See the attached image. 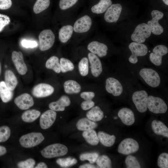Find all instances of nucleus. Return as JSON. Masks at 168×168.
Returning <instances> with one entry per match:
<instances>
[{"label": "nucleus", "instance_id": "f257e3e1", "mask_svg": "<svg viewBox=\"0 0 168 168\" xmlns=\"http://www.w3.org/2000/svg\"><path fill=\"white\" fill-rule=\"evenodd\" d=\"M139 74L145 82L152 87H157L161 84L160 76L156 71L152 68H141L139 72Z\"/></svg>", "mask_w": 168, "mask_h": 168}, {"label": "nucleus", "instance_id": "f03ea898", "mask_svg": "<svg viewBox=\"0 0 168 168\" xmlns=\"http://www.w3.org/2000/svg\"><path fill=\"white\" fill-rule=\"evenodd\" d=\"M68 152V149L65 145L55 143L49 145L41 152L42 155L47 158H51L63 156Z\"/></svg>", "mask_w": 168, "mask_h": 168}, {"label": "nucleus", "instance_id": "7ed1b4c3", "mask_svg": "<svg viewBox=\"0 0 168 168\" xmlns=\"http://www.w3.org/2000/svg\"><path fill=\"white\" fill-rule=\"evenodd\" d=\"M44 139V137L41 133L32 132L21 137L19 142L23 147L31 148L40 144Z\"/></svg>", "mask_w": 168, "mask_h": 168}, {"label": "nucleus", "instance_id": "20e7f679", "mask_svg": "<svg viewBox=\"0 0 168 168\" xmlns=\"http://www.w3.org/2000/svg\"><path fill=\"white\" fill-rule=\"evenodd\" d=\"M148 96L147 92L144 90L137 91L133 93V101L139 112L143 113L147 110Z\"/></svg>", "mask_w": 168, "mask_h": 168}, {"label": "nucleus", "instance_id": "39448f33", "mask_svg": "<svg viewBox=\"0 0 168 168\" xmlns=\"http://www.w3.org/2000/svg\"><path fill=\"white\" fill-rule=\"evenodd\" d=\"M147 107L150 111L156 114L165 113L167 110V105L162 99L152 95L148 96Z\"/></svg>", "mask_w": 168, "mask_h": 168}, {"label": "nucleus", "instance_id": "423d86ee", "mask_svg": "<svg viewBox=\"0 0 168 168\" xmlns=\"http://www.w3.org/2000/svg\"><path fill=\"white\" fill-rule=\"evenodd\" d=\"M128 47L131 52L128 61L130 63L133 64H136L138 62V57L144 56L148 52L147 46L141 43L132 42L129 44Z\"/></svg>", "mask_w": 168, "mask_h": 168}, {"label": "nucleus", "instance_id": "0eeeda50", "mask_svg": "<svg viewBox=\"0 0 168 168\" xmlns=\"http://www.w3.org/2000/svg\"><path fill=\"white\" fill-rule=\"evenodd\" d=\"M39 46L40 50L44 51L51 48L55 41V35L50 30L42 31L39 35Z\"/></svg>", "mask_w": 168, "mask_h": 168}, {"label": "nucleus", "instance_id": "6e6552de", "mask_svg": "<svg viewBox=\"0 0 168 168\" xmlns=\"http://www.w3.org/2000/svg\"><path fill=\"white\" fill-rule=\"evenodd\" d=\"M151 32L147 24L142 23L136 26L131 35V39L134 42L142 43L150 36Z\"/></svg>", "mask_w": 168, "mask_h": 168}, {"label": "nucleus", "instance_id": "1a4fd4ad", "mask_svg": "<svg viewBox=\"0 0 168 168\" xmlns=\"http://www.w3.org/2000/svg\"><path fill=\"white\" fill-rule=\"evenodd\" d=\"M139 149V145L135 140L130 138L124 139L119 144L118 152L121 154L128 155L137 152Z\"/></svg>", "mask_w": 168, "mask_h": 168}, {"label": "nucleus", "instance_id": "9d476101", "mask_svg": "<svg viewBox=\"0 0 168 168\" xmlns=\"http://www.w3.org/2000/svg\"><path fill=\"white\" fill-rule=\"evenodd\" d=\"M152 19L147 23L151 32L155 35H159L162 33L164 29L159 24V21L164 16V14L157 10H154L152 12Z\"/></svg>", "mask_w": 168, "mask_h": 168}, {"label": "nucleus", "instance_id": "9b49d317", "mask_svg": "<svg viewBox=\"0 0 168 168\" xmlns=\"http://www.w3.org/2000/svg\"><path fill=\"white\" fill-rule=\"evenodd\" d=\"M105 87L108 93L114 96H120L124 92V89L122 83L118 79L113 77L107 78Z\"/></svg>", "mask_w": 168, "mask_h": 168}, {"label": "nucleus", "instance_id": "f8f14e48", "mask_svg": "<svg viewBox=\"0 0 168 168\" xmlns=\"http://www.w3.org/2000/svg\"><path fill=\"white\" fill-rule=\"evenodd\" d=\"M168 52V49L166 46L163 45H158L154 48L152 52L150 54V60L155 65L159 66L162 64L163 56Z\"/></svg>", "mask_w": 168, "mask_h": 168}, {"label": "nucleus", "instance_id": "ddd939ff", "mask_svg": "<svg viewBox=\"0 0 168 168\" xmlns=\"http://www.w3.org/2000/svg\"><path fill=\"white\" fill-rule=\"evenodd\" d=\"M122 10V7L120 4H112L105 14V20L109 23L116 22L119 17Z\"/></svg>", "mask_w": 168, "mask_h": 168}, {"label": "nucleus", "instance_id": "4468645a", "mask_svg": "<svg viewBox=\"0 0 168 168\" xmlns=\"http://www.w3.org/2000/svg\"><path fill=\"white\" fill-rule=\"evenodd\" d=\"M54 91V88L51 85L41 83L35 86L32 90L33 95L37 98L44 97L52 95Z\"/></svg>", "mask_w": 168, "mask_h": 168}, {"label": "nucleus", "instance_id": "2eb2a0df", "mask_svg": "<svg viewBox=\"0 0 168 168\" xmlns=\"http://www.w3.org/2000/svg\"><path fill=\"white\" fill-rule=\"evenodd\" d=\"M92 23L91 17L88 15H85L75 22L73 27V30L78 33L86 32L90 29Z\"/></svg>", "mask_w": 168, "mask_h": 168}, {"label": "nucleus", "instance_id": "dca6fc26", "mask_svg": "<svg viewBox=\"0 0 168 168\" xmlns=\"http://www.w3.org/2000/svg\"><path fill=\"white\" fill-rule=\"evenodd\" d=\"M12 58L18 72L21 75L25 74L27 71V68L24 61L22 53L21 51H13Z\"/></svg>", "mask_w": 168, "mask_h": 168}, {"label": "nucleus", "instance_id": "f3484780", "mask_svg": "<svg viewBox=\"0 0 168 168\" xmlns=\"http://www.w3.org/2000/svg\"><path fill=\"white\" fill-rule=\"evenodd\" d=\"M57 116L56 113L49 110L44 112L41 115L40 121L41 128L43 129L50 128L54 122Z\"/></svg>", "mask_w": 168, "mask_h": 168}, {"label": "nucleus", "instance_id": "a211bd4d", "mask_svg": "<svg viewBox=\"0 0 168 168\" xmlns=\"http://www.w3.org/2000/svg\"><path fill=\"white\" fill-rule=\"evenodd\" d=\"M16 105L22 110H27L34 104L33 97L28 93L22 94L16 97L14 100Z\"/></svg>", "mask_w": 168, "mask_h": 168}, {"label": "nucleus", "instance_id": "6ab92c4d", "mask_svg": "<svg viewBox=\"0 0 168 168\" xmlns=\"http://www.w3.org/2000/svg\"><path fill=\"white\" fill-rule=\"evenodd\" d=\"M88 56L91 65V73L93 76L97 77L102 71L101 61L97 56L91 52L88 53Z\"/></svg>", "mask_w": 168, "mask_h": 168}, {"label": "nucleus", "instance_id": "aec40b11", "mask_svg": "<svg viewBox=\"0 0 168 168\" xmlns=\"http://www.w3.org/2000/svg\"><path fill=\"white\" fill-rule=\"evenodd\" d=\"M87 49L91 53L101 58L106 55L108 49L106 45L97 41H93L89 43Z\"/></svg>", "mask_w": 168, "mask_h": 168}, {"label": "nucleus", "instance_id": "412c9836", "mask_svg": "<svg viewBox=\"0 0 168 168\" xmlns=\"http://www.w3.org/2000/svg\"><path fill=\"white\" fill-rule=\"evenodd\" d=\"M118 116L124 124L131 125L135 122L133 112L130 109L124 107L120 109L118 112Z\"/></svg>", "mask_w": 168, "mask_h": 168}, {"label": "nucleus", "instance_id": "4be33fe9", "mask_svg": "<svg viewBox=\"0 0 168 168\" xmlns=\"http://www.w3.org/2000/svg\"><path fill=\"white\" fill-rule=\"evenodd\" d=\"M71 103V101L69 97L65 95L62 96L56 101L53 102L49 105L50 110L54 111H63L65 107L69 106Z\"/></svg>", "mask_w": 168, "mask_h": 168}, {"label": "nucleus", "instance_id": "5701e85b", "mask_svg": "<svg viewBox=\"0 0 168 168\" xmlns=\"http://www.w3.org/2000/svg\"><path fill=\"white\" fill-rule=\"evenodd\" d=\"M97 126V124L96 122L86 118L80 119L76 124V127L78 130L83 131L94 129Z\"/></svg>", "mask_w": 168, "mask_h": 168}, {"label": "nucleus", "instance_id": "b1692460", "mask_svg": "<svg viewBox=\"0 0 168 168\" xmlns=\"http://www.w3.org/2000/svg\"><path fill=\"white\" fill-rule=\"evenodd\" d=\"M152 128L156 134L168 138V128L162 122L157 120H153L152 123Z\"/></svg>", "mask_w": 168, "mask_h": 168}, {"label": "nucleus", "instance_id": "393cba45", "mask_svg": "<svg viewBox=\"0 0 168 168\" xmlns=\"http://www.w3.org/2000/svg\"><path fill=\"white\" fill-rule=\"evenodd\" d=\"M73 30V27L70 25L62 27L59 31L58 38L60 41L63 43L67 42L71 38Z\"/></svg>", "mask_w": 168, "mask_h": 168}, {"label": "nucleus", "instance_id": "a878e982", "mask_svg": "<svg viewBox=\"0 0 168 168\" xmlns=\"http://www.w3.org/2000/svg\"><path fill=\"white\" fill-rule=\"evenodd\" d=\"M63 87L65 92L68 94L78 93L81 89L80 85L73 80H68L65 82Z\"/></svg>", "mask_w": 168, "mask_h": 168}, {"label": "nucleus", "instance_id": "bb28decb", "mask_svg": "<svg viewBox=\"0 0 168 168\" xmlns=\"http://www.w3.org/2000/svg\"><path fill=\"white\" fill-rule=\"evenodd\" d=\"M5 82L7 86L13 91L17 84V78L14 73L10 70H6L4 75Z\"/></svg>", "mask_w": 168, "mask_h": 168}, {"label": "nucleus", "instance_id": "cd10ccee", "mask_svg": "<svg viewBox=\"0 0 168 168\" xmlns=\"http://www.w3.org/2000/svg\"><path fill=\"white\" fill-rule=\"evenodd\" d=\"M13 92L6 86L4 81L0 82V97L4 103L10 101L13 97Z\"/></svg>", "mask_w": 168, "mask_h": 168}, {"label": "nucleus", "instance_id": "c85d7f7f", "mask_svg": "<svg viewBox=\"0 0 168 168\" xmlns=\"http://www.w3.org/2000/svg\"><path fill=\"white\" fill-rule=\"evenodd\" d=\"M97 135L99 141L105 146L111 147L115 142L116 137L114 135H110L101 131L98 132Z\"/></svg>", "mask_w": 168, "mask_h": 168}, {"label": "nucleus", "instance_id": "c756f323", "mask_svg": "<svg viewBox=\"0 0 168 168\" xmlns=\"http://www.w3.org/2000/svg\"><path fill=\"white\" fill-rule=\"evenodd\" d=\"M87 118L94 122L100 121L104 117L103 112L98 106L92 108L86 113Z\"/></svg>", "mask_w": 168, "mask_h": 168}, {"label": "nucleus", "instance_id": "7c9ffc66", "mask_svg": "<svg viewBox=\"0 0 168 168\" xmlns=\"http://www.w3.org/2000/svg\"><path fill=\"white\" fill-rule=\"evenodd\" d=\"M111 0H100L97 4L93 6L91 11L94 13L99 14L104 13L112 4Z\"/></svg>", "mask_w": 168, "mask_h": 168}, {"label": "nucleus", "instance_id": "2f4dec72", "mask_svg": "<svg viewBox=\"0 0 168 168\" xmlns=\"http://www.w3.org/2000/svg\"><path fill=\"white\" fill-rule=\"evenodd\" d=\"M82 135L86 142L91 145H96L99 142L98 135L96 131L93 129L84 131Z\"/></svg>", "mask_w": 168, "mask_h": 168}, {"label": "nucleus", "instance_id": "473e14b6", "mask_svg": "<svg viewBox=\"0 0 168 168\" xmlns=\"http://www.w3.org/2000/svg\"><path fill=\"white\" fill-rule=\"evenodd\" d=\"M40 112L35 109L27 110L21 115V119L24 122L28 123L33 122L36 120L40 115Z\"/></svg>", "mask_w": 168, "mask_h": 168}, {"label": "nucleus", "instance_id": "72a5a7b5", "mask_svg": "<svg viewBox=\"0 0 168 168\" xmlns=\"http://www.w3.org/2000/svg\"><path fill=\"white\" fill-rule=\"evenodd\" d=\"M45 67L47 68L52 69L58 73L61 71L59 58L56 56H52L47 60Z\"/></svg>", "mask_w": 168, "mask_h": 168}, {"label": "nucleus", "instance_id": "f704fd0d", "mask_svg": "<svg viewBox=\"0 0 168 168\" xmlns=\"http://www.w3.org/2000/svg\"><path fill=\"white\" fill-rule=\"evenodd\" d=\"M50 3V0H37L33 7L34 12L35 14L40 13L47 9Z\"/></svg>", "mask_w": 168, "mask_h": 168}, {"label": "nucleus", "instance_id": "c9c22d12", "mask_svg": "<svg viewBox=\"0 0 168 168\" xmlns=\"http://www.w3.org/2000/svg\"><path fill=\"white\" fill-rule=\"evenodd\" d=\"M59 63L61 71L63 73L72 71L74 69V66L73 63L68 59L62 58L60 60Z\"/></svg>", "mask_w": 168, "mask_h": 168}, {"label": "nucleus", "instance_id": "e433bc0d", "mask_svg": "<svg viewBox=\"0 0 168 168\" xmlns=\"http://www.w3.org/2000/svg\"><path fill=\"white\" fill-rule=\"evenodd\" d=\"M96 162L100 168H110L112 167L111 160L106 155H103L98 157Z\"/></svg>", "mask_w": 168, "mask_h": 168}, {"label": "nucleus", "instance_id": "4c0bfd02", "mask_svg": "<svg viewBox=\"0 0 168 168\" xmlns=\"http://www.w3.org/2000/svg\"><path fill=\"white\" fill-rule=\"evenodd\" d=\"M56 162L61 167H67L76 164L77 163V160L75 158L68 157L59 158L56 160Z\"/></svg>", "mask_w": 168, "mask_h": 168}, {"label": "nucleus", "instance_id": "58836bf2", "mask_svg": "<svg viewBox=\"0 0 168 168\" xmlns=\"http://www.w3.org/2000/svg\"><path fill=\"white\" fill-rule=\"evenodd\" d=\"M78 68L80 74L85 76L89 72L88 59L86 57H83L80 61L78 64Z\"/></svg>", "mask_w": 168, "mask_h": 168}, {"label": "nucleus", "instance_id": "ea45409f", "mask_svg": "<svg viewBox=\"0 0 168 168\" xmlns=\"http://www.w3.org/2000/svg\"><path fill=\"white\" fill-rule=\"evenodd\" d=\"M98 157V153L93 152L82 153L80 156L79 158L82 161L87 160L90 163L93 164L96 161Z\"/></svg>", "mask_w": 168, "mask_h": 168}, {"label": "nucleus", "instance_id": "a19ab883", "mask_svg": "<svg viewBox=\"0 0 168 168\" xmlns=\"http://www.w3.org/2000/svg\"><path fill=\"white\" fill-rule=\"evenodd\" d=\"M125 163L127 168H140L141 166L136 158L129 155L126 158Z\"/></svg>", "mask_w": 168, "mask_h": 168}, {"label": "nucleus", "instance_id": "79ce46f5", "mask_svg": "<svg viewBox=\"0 0 168 168\" xmlns=\"http://www.w3.org/2000/svg\"><path fill=\"white\" fill-rule=\"evenodd\" d=\"M10 135L11 130L8 126H3L0 127V142L7 141Z\"/></svg>", "mask_w": 168, "mask_h": 168}, {"label": "nucleus", "instance_id": "37998d69", "mask_svg": "<svg viewBox=\"0 0 168 168\" xmlns=\"http://www.w3.org/2000/svg\"><path fill=\"white\" fill-rule=\"evenodd\" d=\"M157 165L161 168H168V154L166 152L161 153L157 160Z\"/></svg>", "mask_w": 168, "mask_h": 168}, {"label": "nucleus", "instance_id": "c03bdc74", "mask_svg": "<svg viewBox=\"0 0 168 168\" xmlns=\"http://www.w3.org/2000/svg\"><path fill=\"white\" fill-rule=\"evenodd\" d=\"M78 0H60L59 2L60 8L62 10H65L73 6Z\"/></svg>", "mask_w": 168, "mask_h": 168}, {"label": "nucleus", "instance_id": "a18cd8bd", "mask_svg": "<svg viewBox=\"0 0 168 168\" xmlns=\"http://www.w3.org/2000/svg\"><path fill=\"white\" fill-rule=\"evenodd\" d=\"M35 161L32 158H29L24 161L19 162L17 165L20 168H33L35 165Z\"/></svg>", "mask_w": 168, "mask_h": 168}, {"label": "nucleus", "instance_id": "49530a36", "mask_svg": "<svg viewBox=\"0 0 168 168\" xmlns=\"http://www.w3.org/2000/svg\"><path fill=\"white\" fill-rule=\"evenodd\" d=\"M10 22V19L8 16L0 14V32L3 30L5 26L9 24Z\"/></svg>", "mask_w": 168, "mask_h": 168}, {"label": "nucleus", "instance_id": "de8ad7c7", "mask_svg": "<svg viewBox=\"0 0 168 168\" xmlns=\"http://www.w3.org/2000/svg\"><path fill=\"white\" fill-rule=\"evenodd\" d=\"M21 45L26 48H34L37 46L38 44L35 40L23 39L21 41Z\"/></svg>", "mask_w": 168, "mask_h": 168}, {"label": "nucleus", "instance_id": "09e8293b", "mask_svg": "<svg viewBox=\"0 0 168 168\" xmlns=\"http://www.w3.org/2000/svg\"><path fill=\"white\" fill-rule=\"evenodd\" d=\"M95 105V103L92 100H85L81 104L82 108L84 110H86L93 107Z\"/></svg>", "mask_w": 168, "mask_h": 168}, {"label": "nucleus", "instance_id": "8fccbe9b", "mask_svg": "<svg viewBox=\"0 0 168 168\" xmlns=\"http://www.w3.org/2000/svg\"><path fill=\"white\" fill-rule=\"evenodd\" d=\"M95 93L92 91H84L81 93V97L85 100H91L95 97Z\"/></svg>", "mask_w": 168, "mask_h": 168}, {"label": "nucleus", "instance_id": "3c124183", "mask_svg": "<svg viewBox=\"0 0 168 168\" xmlns=\"http://www.w3.org/2000/svg\"><path fill=\"white\" fill-rule=\"evenodd\" d=\"M12 4L11 0H0V9H8L11 7Z\"/></svg>", "mask_w": 168, "mask_h": 168}, {"label": "nucleus", "instance_id": "603ef678", "mask_svg": "<svg viewBox=\"0 0 168 168\" xmlns=\"http://www.w3.org/2000/svg\"><path fill=\"white\" fill-rule=\"evenodd\" d=\"M96 166L91 164H86L79 166V168H96Z\"/></svg>", "mask_w": 168, "mask_h": 168}, {"label": "nucleus", "instance_id": "864d4df0", "mask_svg": "<svg viewBox=\"0 0 168 168\" xmlns=\"http://www.w3.org/2000/svg\"><path fill=\"white\" fill-rule=\"evenodd\" d=\"M47 167V165L44 162H40L35 167V168H46Z\"/></svg>", "mask_w": 168, "mask_h": 168}, {"label": "nucleus", "instance_id": "5fc2aeb1", "mask_svg": "<svg viewBox=\"0 0 168 168\" xmlns=\"http://www.w3.org/2000/svg\"><path fill=\"white\" fill-rule=\"evenodd\" d=\"M7 151V149L4 147L0 145V156L5 154Z\"/></svg>", "mask_w": 168, "mask_h": 168}, {"label": "nucleus", "instance_id": "6e6d98bb", "mask_svg": "<svg viewBox=\"0 0 168 168\" xmlns=\"http://www.w3.org/2000/svg\"><path fill=\"white\" fill-rule=\"evenodd\" d=\"M163 2L166 5H168V0H162Z\"/></svg>", "mask_w": 168, "mask_h": 168}, {"label": "nucleus", "instance_id": "4d7b16f0", "mask_svg": "<svg viewBox=\"0 0 168 168\" xmlns=\"http://www.w3.org/2000/svg\"><path fill=\"white\" fill-rule=\"evenodd\" d=\"M1 64L0 63V74L1 73Z\"/></svg>", "mask_w": 168, "mask_h": 168}, {"label": "nucleus", "instance_id": "13d9d810", "mask_svg": "<svg viewBox=\"0 0 168 168\" xmlns=\"http://www.w3.org/2000/svg\"><path fill=\"white\" fill-rule=\"evenodd\" d=\"M117 117H114V119H117Z\"/></svg>", "mask_w": 168, "mask_h": 168}]
</instances>
